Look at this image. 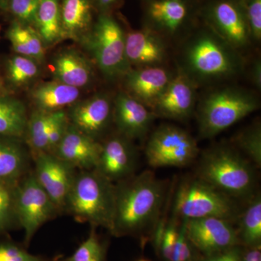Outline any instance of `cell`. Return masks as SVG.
I'll return each instance as SVG.
<instances>
[{
	"label": "cell",
	"mask_w": 261,
	"mask_h": 261,
	"mask_svg": "<svg viewBox=\"0 0 261 261\" xmlns=\"http://www.w3.org/2000/svg\"><path fill=\"white\" fill-rule=\"evenodd\" d=\"M166 181L145 171L115 185V212L111 233L145 238L154 232L166 201Z\"/></svg>",
	"instance_id": "6da1fadb"
},
{
	"label": "cell",
	"mask_w": 261,
	"mask_h": 261,
	"mask_svg": "<svg viewBox=\"0 0 261 261\" xmlns=\"http://www.w3.org/2000/svg\"><path fill=\"white\" fill-rule=\"evenodd\" d=\"M183 72L195 83L224 80L238 74L243 60L237 49L213 31H202L190 39L182 51Z\"/></svg>",
	"instance_id": "7a4b0ae2"
},
{
	"label": "cell",
	"mask_w": 261,
	"mask_h": 261,
	"mask_svg": "<svg viewBox=\"0 0 261 261\" xmlns=\"http://www.w3.org/2000/svg\"><path fill=\"white\" fill-rule=\"evenodd\" d=\"M254 166L233 146L219 145L201 156L195 176L231 198L252 195Z\"/></svg>",
	"instance_id": "3957f363"
},
{
	"label": "cell",
	"mask_w": 261,
	"mask_h": 261,
	"mask_svg": "<svg viewBox=\"0 0 261 261\" xmlns=\"http://www.w3.org/2000/svg\"><path fill=\"white\" fill-rule=\"evenodd\" d=\"M64 211L92 227L111 232L115 212V185L97 170H83L75 174L65 201Z\"/></svg>",
	"instance_id": "277c9868"
},
{
	"label": "cell",
	"mask_w": 261,
	"mask_h": 261,
	"mask_svg": "<svg viewBox=\"0 0 261 261\" xmlns=\"http://www.w3.org/2000/svg\"><path fill=\"white\" fill-rule=\"evenodd\" d=\"M259 107L255 94L245 89L226 87L209 94L198 109L199 134L208 139L255 112Z\"/></svg>",
	"instance_id": "5b68a950"
},
{
	"label": "cell",
	"mask_w": 261,
	"mask_h": 261,
	"mask_svg": "<svg viewBox=\"0 0 261 261\" xmlns=\"http://www.w3.org/2000/svg\"><path fill=\"white\" fill-rule=\"evenodd\" d=\"M240 211L234 199L200 178L189 177L180 184L173 202V215L183 220L216 217L232 221Z\"/></svg>",
	"instance_id": "8992f818"
},
{
	"label": "cell",
	"mask_w": 261,
	"mask_h": 261,
	"mask_svg": "<svg viewBox=\"0 0 261 261\" xmlns=\"http://www.w3.org/2000/svg\"><path fill=\"white\" fill-rule=\"evenodd\" d=\"M82 42L108 80L124 77L132 69L126 55V34L112 17L100 15Z\"/></svg>",
	"instance_id": "52a82bcc"
},
{
	"label": "cell",
	"mask_w": 261,
	"mask_h": 261,
	"mask_svg": "<svg viewBox=\"0 0 261 261\" xmlns=\"http://www.w3.org/2000/svg\"><path fill=\"white\" fill-rule=\"evenodd\" d=\"M16 219L24 231V244L28 247L34 234L60 213L56 204L41 187L34 172L20 178L15 188Z\"/></svg>",
	"instance_id": "ba28073f"
},
{
	"label": "cell",
	"mask_w": 261,
	"mask_h": 261,
	"mask_svg": "<svg viewBox=\"0 0 261 261\" xmlns=\"http://www.w3.org/2000/svg\"><path fill=\"white\" fill-rule=\"evenodd\" d=\"M197 142L186 130L165 124L154 130L146 145L145 154L151 167L188 166L198 156Z\"/></svg>",
	"instance_id": "9c48e42d"
},
{
	"label": "cell",
	"mask_w": 261,
	"mask_h": 261,
	"mask_svg": "<svg viewBox=\"0 0 261 261\" xmlns=\"http://www.w3.org/2000/svg\"><path fill=\"white\" fill-rule=\"evenodd\" d=\"M187 238L206 257L238 246L237 228L231 221L216 217L183 220Z\"/></svg>",
	"instance_id": "30bf717a"
},
{
	"label": "cell",
	"mask_w": 261,
	"mask_h": 261,
	"mask_svg": "<svg viewBox=\"0 0 261 261\" xmlns=\"http://www.w3.org/2000/svg\"><path fill=\"white\" fill-rule=\"evenodd\" d=\"M35 162L34 176L60 212L64 211L65 201L73 185L76 171L68 163L45 152L33 154Z\"/></svg>",
	"instance_id": "8fae6325"
},
{
	"label": "cell",
	"mask_w": 261,
	"mask_h": 261,
	"mask_svg": "<svg viewBox=\"0 0 261 261\" xmlns=\"http://www.w3.org/2000/svg\"><path fill=\"white\" fill-rule=\"evenodd\" d=\"M214 32L235 49L249 45L252 40L243 7L234 0H218L209 9Z\"/></svg>",
	"instance_id": "7c38bea8"
},
{
	"label": "cell",
	"mask_w": 261,
	"mask_h": 261,
	"mask_svg": "<svg viewBox=\"0 0 261 261\" xmlns=\"http://www.w3.org/2000/svg\"><path fill=\"white\" fill-rule=\"evenodd\" d=\"M113 109L110 97L97 94L72 105L67 116L70 125L97 140L109 126Z\"/></svg>",
	"instance_id": "4fadbf2b"
},
{
	"label": "cell",
	"mask_w": 261,
	"mask_h": 261,
	"mask_svg": "<svg viewBox=\"0 0 261 261\" xmlns=\"http://www.w3.org/2000/svg\"><path fill=\"white\" fill-rule=\"evenodd\" d=\"M137 153L130 140L121 135L102 144L100 155L94 169L113 183L130 177L135 173Z\"/></svg>",
	"instance_id": "5bb4252c"
},
{
	"label": "cell",
	"mask_w": 261,
	"mask_h": 261,
	"mask_svg": "<svg viewBox=\"0 0 261 261\" xmlns=\"http://www.w3.org/2000/svg\"><path fill=\"white\" fill-rule=\"evenodd\" d=\"M195 84L183 71L173 75L152 108L154 116L178 121L188 118L195 108Z\"/></svg>",
	"instance_id": "9a60e30c"
},
{
	"label": "cell",
	"mask_w": 261,
	"mask_h": 261,
	"mask_svg": "<svg viewBox=\"0 0 261 261\" xmlns=\"http://www.w3.org/2000/svg\"><path fill=\"white\" fill-rule=\"evenodd\" d=\"M154 116L152 110L128 93L121 92L115 99L113 119L120 135L128 140L145 137Z\"/></svg>",
	"instance_id": "2e32d148"
},
{
	"label": "cell",
	"mask_w": 261,
	"mask_h": 261,
	"mask_svg": "<svg viewBox=\"0 0 261 261\" xmlns=\"http://www.w3.org/2000/svg\"><path fill=\"white\" fill-rule=\"evenodd\" d=\"M102 144L84 135L70 123L63 139L53 153L75 169L92 170L97 167Z\"/></svg>",
	"instance_id": "e0dca14e"
},
{
	"label": "cell",
	"mask_w": 261,
	"mask_h": 261,
	"mask_svg": "<svg viewBox=\"0 0 261 261\" xmlns=\"http://www.w3.org/2000/svg\"><path fill=\"white\" fill-rule=\"evenodd\" d=\"M173 77L162 66H151L130 69L123 78L128 94L152 110Z\"/></svg>",
	"instance_id": "ac0fdd59"
},
{
	"label": "cell",
	"mask_w": 261,
	"mask_h": 261,
	"mask_svg": "<svg viewBox=\"0 0 261 261\" xmlns=\"http://www.w3.org/2000/svg\"><path fill=\"white\" fill-rule=\"evenodd\" d=\"M126 55L130 65L137 68L161 66L166 58V44L151 29L132 31L126 34Z\"/></svg>",
	"instance_id": "d6986e66"
},
{
	"label": "cell",
	"mask_w": 261,
	"mask_h": 261,
	"mask_svg": "<svg viewBox=\"0 0 261 261\" xmlns=\"http://www.w3.org/2000/svg\"><path fill=\"white\" fill-rule=\"evenodd\" d=\"M54 80L75 88L92 83L94 68L92 63L80 51L65 49L58 53L51 63Z\"/></svg>",
	"instance_id": "ffe728a7"
},
{
	"label": "cell",
	"mask_w": 261,
	"mask_h": 261,
	"mask_svg": "<svg viewBox=\"0 0 261 261\" xmlns=\"http://www.w3.org/2000/svg\"><path fill=\"white\" fill-rule=\"evenodd\" d=\"M61 11L65 39L82 42L92 27V0H63Z\"/></svg>",
	"instance_id": "44dd1931"
},
{
	"label": "cell",
	"mask_w": 261,
	"mask_h": 261,
	"mask_svg": "<svg viewBox=\"0 0 261 261\" xmlns=\"http://www.w3.org/2000/svg\"><path fill=\"white\" fill-rule=\"evenodd\" d=\"M31 95L37 110L53 113L63 111V108L76 102L80 91V89L53 80L37 85L32 89Z\"/></svg>",
	"instance_id": "7402d4cb"
},
{
	"label": "cell",
	"mask_w": 261,
	"mask_h": 261,
	"mask_svg": "<svg viewBox=\"0 0 261 261\" xmlns=\"http://www.w3.org/2000/svg\"><path fill=\"white\" fill-rule=\"evenodd\" d=\"M188 8L185 0H152L147 8V15L154 29L166 34H173L186 20Z\"/></svg>",
	"instance_id": "603a6c76"
},
{
	"label": "cell",
	"mask_w": 261,
	"mask_h": 261,
	"mask_svg": "<svg viewBox=\"0 0 261 261\" xmlns=\"http://www.w3.org/2000/svg\"><path fill=\"white\" fill-rule=\"evenodd\" d=\"M33 27L45 48L65 39L62 28L60 0H41Z\"/></svg>",
	"instance_id": "cb8c5ba5"
},
{
	"label": "cell",
	"mask_w": 261,
	"mask_h": 261,
	"mask_svg": "<svg viewBox=\"0 0 261 261\" xmlns=\"http://www.w3.org/2000/svg\"><path fill=\"white\" fill-rule=\"evenodd\" d=\"M29 117L25 105L11 94L0 97V136L20 139L25 136Z\"/></svg>",
	"instance_id": "d4e9b609"
},
{
	"label": "cell",
	"mask_w": 261,
	"mask_h": 261,
	"mask_svg": "<svg viewBox=\"0 0 261 261\" xmlns=\"http://www.w3.org/2000/svg\"><path fill=\"white\" fill-rule=\"evenodd\" d=\"M0 139V180L18 181L25 176L28 155L23 146L16 140Z\"/></svg>",
	"instance_id": "484cf974"
},
{
	"label": "cell",
	"mask_w": 261,
	"mask_h": 261,
	"mask_svg": "<svg viewBox=\"0 0 261 261\" xmlns=\"http://www.w3.org/2000/svg\"><path fill=\"white\" fill-rule=\"evenodd\" d=\"M8 37L17 54L32 58L39 64L44 61L46 48L32 25L15 21L10 25Z\"/></svg>",
	"instance_id": "4316f807"
},
{
	"label": "cell",
	"mask_w": 261,
	"mask_h": 261,
	"mask_svg": "<svg viewBox=\"0 0 261 261\" xmlns=\"http://www.w3.org/2000/svg\"><path fill=\"white\" fill-rule=\"evenodd\" d=\"M239 227L237 228L239 243L245 246H260L261 242V197L252 195L245 211L240 214Z\"/></svg>",
	"instance_id": "83f0119b"
},
{
	"label": "cell",
	"mask_w": 261,
	"mask_h": 261,
	"mask_svg": "<svg viewBox=\"0 0 261 261\" xmlns=\"http://www.w3.org/2000/svg\"><path fill=\"white\" fill-rule=\"evenodd\" d=\"M61 111L50 113L36 110L29 117L25 135L32 154L45 151L49 130Z\"/></svg>",
	"instance_id": "f1b7e54d"
},
{
	"label": "cell",
	"mask_w": 261,
	"mask_h": 261,
	"mask_svg": "<svg viewBox=\"0 0 261 261\" xmlns=\"http://www.w3.org/2000/svg\"><path fill=\"white\" fill-rule=\"evenodd\" d=\"M233 146L254 166L261 167V126L258 122L241 130L233 140Z\"/></svg>",
	"instance_id": "f546056e"
},
{
	"label": "cell",
	"mask_w": 261,
	"mask_h": 261,
	"mask_svg": "<svg viewBox=\"0 0 261 261\" xmlns=\"http://www.w3.org/2000/svg\"><path fill=\"white\" fill-rule=\"evenodd\" d=\"M8 78L15 87H23L32 83L39 76V63L28 57L15 55L8 61Z\"/></svg>",
	"instance_id": "4dcf8cb0"
},
{
	"label": "cell",
	"mask_w": 261,
	"mask_h": 261,
	"mask_svg": "<svg viewBox=\"0 0 261 261\" xmlns=\"http://www.w3.org/2000/svg\"><path fill=\"white\" fill-rule=\"evenodd\" d=\"M106 245L101 241L92 227L88 238L77 247L69 257L56 261H106Z\"/></svg>",
	"instance_id": "1f68e13d"
},
{
	"label": "cell",
	"mask_w": 261,
	"mask_h": 261,
	"mask_svg": "<svg viewBox=\"0 0 261 261\" xmlns=\"http://www.w3.org/2000/svg\"><path fill=\"white\" fill-rule=\"evenodd\" d=\"M18 181L0 180V231L8 226L12 218L16 219L15 195V188Z\"/></svg>",
	"instance_id": "d6a6232c"
},
{
	"label": "cell",
	"mask_w": 261,
	"mask_h": 261,
	"mask_svg": "<svg viewBox=\"0 0 261 261\" xmlns=\"http://www.w3.org/2000/svg\"><path fill=\"white\" fill-rule=\"evenodd\" d=\"M246 18L252 40L261 39V0H242L240 2Z\"/></svg>",
	"instance_id": "836d02e7"
},
{
	"label": "cell",
	"mask_w": 261,
	"mask_h": 261,
	"mask_svg": "<svg viewBox=\"0 0 261 261\" xmlns=\"http://www.w3.org/2000/svg\"><path fill=\"white\" fill-rule=\"evenodd\" d=\"M41 0H9V8L16 21L25 25H34Z\"/></svg>",
	"instance_id": "e575fe53"
},
{
	"label": "cell",
	"mask_w": 261,
	"mask_h": 261,
	"mask_svg": "<svg viewBox=\"0 0 261 261\" xmlns=\"http://www.w3.org/2000/svg\"><path fill=\"white\" fill-rule=\"evenodd\" d=\"M0 261H49L13 243H0Z\"/></svg>",
	"instance_id": "d590c367"
},
{
	"label": "cell",
	"mask_w": 261,
	"mask_h": 261,
	"mask_svg": "<svg viewBox=\"0 0 261 261\" xmlns=\"http://www.w3.org/2000/svg\"><path fill=\"white\" fill-rule=\"evenodd\" d=\"M68 124H69V121H68L67 113L64 111H61L49 130L44 152L48 153H53L54 152L57 146L63 139L68 128Z\"/></svg>",
	"instance_id": "8d00e7d4"
},
{
	"label": "cell",
	"mask_w": 261,
	"mask_h": 261,
	"mask_svg": "<svg viewBox=\"0 0 261 261\" xmlns=\"http://www.w3.org/2000/svg\"><path fill=\"white\" fill-rule=\"evenodd\" d=\"M193 259V246L187 238L185 224L182 221L179 227L177 243L173 252L172 261H192Z\"/></svg>",
	"instance_id": "74e56055"
},
{
	"label": "cell",
	"mask_w": 261,
	"mask_h": 261,
	"mask_svg": "<svg viewBox=\"0 0 261 261\" xmlns=\"http://www.w3.org/2000/svg\"><path fill=\"white\" fill-rule=\"evenodd\" d=\"M242 253L238 247L206 257L203 261H241Z\"/></svg>",
	"instance_id": "f35d334b"
},
{
	"label": "cell",
	"mask_w": 261,
	"mask_h": 261,
	"mask_svg": "<svg viewBox=\"0 0 261 261\" xmlns=\"http://www.w3.org/2000/svg\"><path fill=\"white\" fill-rule=\"evenodd\" d=\"M251 80L257 89L261 87V63L260 60H257L253 63L251 69Z\"/></svg>",
	"instance_id": "ab89813d"
},
{
	"label": "cell",
	"mask_w": 261,
	"mask_h": 261,
	"mask_svg": "<svg viewBox=\"0 0 261 261\" xmlns=\"http://www.w3.org/2000/svg\"><path fill=\"white\" fill-rule=\"evenodd\" d=\"M241 261H261L260 246L250 247L245 253L242 254Z\"/></svg>",
	"instance_id": "60d3db41"
},
{
	"label": "cell",
	"mask_w": 261,
	"mask_h": 261,
	"mask_svg": "<svg viewBox=\"0 0 261 261\" xmlns=\"http://www.w3.org/2000/svg\"><path fill=\"white\" fill-rule=\"evenodd\" d=\"M10 94L9 89L8 88L4 79L0 75V97Z\"/></svg>",
	"instance_id": "b9f144b4"
},
{
	"label": "cell",
	"mask_w": 261,
	"mask_h": 261,
	"mask_svg": "<svg viewBox=\"0 0 261 261\" xmlns=\"http://www.w3.org/2000/svg\"><path fill=\"white\" fill-rule=\"evenodd\" d=\"M97 3L98 6L100 7L103 9H107L110 7L114 5L118 0H94Z\"/></svg>",
	"instance_id": "7bdbcfd3"
},
{
	"label": "cell",
	"mask_w": 261,
	"mask_h": 261,
	"mask_svg": "<svg viewBox=\"0 0 261 261\" xmlns=\"http://www.w3.org/2000/svg\"><path fill=\"white\" fill-rule=\"evenodd\" d=\"M138 261H149V260H144V259H142V260H138Z\"/></svg>",
	"instance_id": "ee69618b"
},
{
	"label": "cell",
	"mask_w": 261,
	"mask_h": 261,
	"mask_svg": "<svg viewBox=\"0 0 261 261\" xmlns=\"http://www.w3.org/2000/svg\"><path fill=\"white\" fill-rule=\"evenodd\" d=\"M0 30H1V28H0Z\"/></svg>",
	"instance_id": "f6af8a7d"
}]
</instances>
